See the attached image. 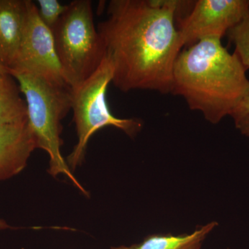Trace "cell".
I'll return each mask as SVG.
<instances>
[{"mask_svg": "<svg viewBox=\"0 0 249 249\" xmlns=\"http://www.w3.org/2000/svg\"><path fill=\"white\" fill-rule=\"evenodd\" d=\"M188 1L111 0L97 29L113 65L112 83L123 92L171 93L182 49L175 19Z\"/></svg>", "mask_w": 249, "mask_h": 249, "instance_id": "1", "label": "cell"}, {"mask_svg": "<svg viewBox=\"0 0 249 249\" xmlns=\"http://www.w3.org/2000/svg\"><path fill=\"white\" fill-rule=\"evenodd\" d=\"M221 40L203 39L180 52L173 71L171 93L213 124L231 116L249 88L247 70Z\"/></svg>", "mask_w": 249, "mask_h": 249, "instance_id": "2", "label": "cell"}, {"mask_svg": "<svg viewBox=\"0 0 249 249\" xmlns=\"http://www.w3.org/2000/svg\"><path fill=\"white\" fill-rule=\"evenodd\" d=\"M9 73L17 80L25 98L28 122L35 136L37 148L49 155V173L53 178L65 175L84 196H89L73 176L61 153V121L71 109V89L52 84L31 73Z\"/></svg>", "mask_w": 249, "mask_h": 249, "instance_id": "3", "label": "cell"}, {"mask_svg": "<svg viewBox=\"0 0 249 249\" xmlns=\"http://www.w3.org/2000/svg\"><path fill=\"white\" fill-rule=\"evenodd\" d=\"M52 32L65 80L74 89L97 70L106 55L91 1L74 0L67 4Z\"/></svg>", "mask_w": 249, "mask_h": 249, "instance_id": "4", "label": "cell"}, {"mask_svg": "<svg viewBox=\"0 0 249 249\" xmlns=\"http://www.w3.org/2000/svg\"><path fill=\"white\" fill-rule=\"evenodd\" d=\"M112 79V62L106 55L88 79L71 89V109L78 137L76 145L67 159V165L72 171L83 163L88 142L100 129L114 127L132 138L142 130V122L140 119H120L111 112L107 91Z\"/></svg>", "mask_w": 249, "mask_h": 249, "instance_id": "5", "label": "cell"}, {"mask_svg": "<svg viewBox=\"0 0 249 249\" xmlns=\"http://www.w3.org/2000/svg\"><path fill=\"white\" fill-rule=\"evenodd\" d=\"M28 5L22 42L9 71L31 73L52 84L70 89L59 60L53 32L41 20L37 5L31 0Z\"/></svg>", "mask_w": 249, "mask_h": 249, "instance_id": "6", "label": "cell"}, {"mask_svg": "<svg viewBox=\"0 0 249 249\" xmlns=\"http://www.w3.org/2000/svg\"><path fill=\"white\" fill-rule=\"evenodd\" d=\"M249 10L248 0H198L178 29L183 47L209 37L222 39Z\"/></svg>", "mask_w": 249, "mask_h": 249, "instance_id": "7", "label": "cell"}, {"mask_svg": "<svg viewBox=\"0 0 249 249\" xmlns=\"http://www.w3.org/2000/svg\"><path fill=\"white\" fill-rule=\"evenodd\" d=\"M37 148L29 122L0 125V181L20 173Z\"/></svg>", "mask_w": 249, "mask_h": 249, "instance_id": "8", "label": "cell"}, {"mask_svg": "<svg viewBox=\"0 0 249 249\" xmlns=\"http://www.w3.org/2000/svg\"><path fill=\"white\" fill-rule=\"evenodd\" d=\"M29 0H0V60L12 67L27 24Z\"/></svg>", "mask_w": 249, "mask_h": 249, "instance_id": "9", "label": "cell"}, {"mask_svg": "<svg viewBox=\"0 0 249 249\" xmlns=\"http://www.w3.org/2000/svg\"><path fill=\"white\" fill-rule=\"evenodd\" d=\"M217 226V222H211L198 227L191 233L183 235L154 234L147 236L140 243L129 247H113L111 249H201L204 241Z\"/></svg>", "mask_w": 249, "mask_h": 249, "instance_id": "10", "label": "cell"}, {"mask_svg": "<svg viewBox=\"0 0 249 249\" xmlns=\"http://www.w3.org/2000/svg\"><path fill=\"white\" fill-rule=\"evenodd\" d=\"M19 84L10 73L0 75V125L28 121L27 106Z\"/></svg>", "mask_w": 249, "mask_h": 249, "instance_id": "11", "label": "cell"}, {"mask_svg": "<svg viewBox=\"0 0 249 249\" xmlns=\"http://www.w3.org/2000/svg\"><path fill=\"white\" fill-rule=\"evenodd\" d=\"M234 44V53L238 56L246 70L249 69V10L245 17L227 32Z\"/></svg>", "mask_w": 249, "mask_h": 249, "instance_id": "12", "label": "cell"}, {"mask_svg": "<svg viewBox=\"0 0 249 249\" xmlns=\"http://www.w3.org/2000/svg\"><path fill=\"white\" fill-rule=\"evenodd\" d=\"M37 4L41 20L53 31L59 19L66 11L67 5H62L58 0H38Z\"/></svg>", "mask_w": 249, "mask_h": 249, "instance_id": "13", "label": "cell"}, {"mask_svg": "<svg viewBox=\"0 0 249 249\" xmlns=\"http://www.w3.org/2000/svg\"><path fill=\"white\" fill-rule=\"evenodd\" d=\"M248 113H249V88L245 96L242 98V101L232 113L231 117L235 123Z\"/></svg>", "mask_w": 249, "mask_h": 249, "instance_id": "14", "label": "cell"}, {"mask_svg": "<svg viewBox=\"0 0 249 249\" xmlns=\"http://www.w3.org/2000/svg\"><path fill=\"white\" fill-rule=\"evenodd\" d=\"M235 124L241 133L249 137V113L241 118L240 120L236 121Z\"/></svg>", "mask_w": 249, "mask_h": 249, "instance_id": "15", "label": "cell"}, {"mask_svg": "<svg viewBox=\"0 0 249 249\" xmlns=\"http://www.w3.org/2000/svg\"><path fill=\"white\" fill-rule=\"evenodd\" d=\"M11 227L6 223V221L0 219V230H4V229H10Z\"/></svg>", "mask_w": 249, "mask_h": 249, "instance_id": "16", "label": "cell"}, {"mask_svg": "<svg viewBox=\"0 0 249 249\" xmlns=\"http://www.w3.org/2000/svg\"><path fill=\"white\" fill-rule=\"evenodd\" d=\"M6 73H9V70L1 63V60H0V75Z\"/></svg>", "mask_w": 249, "mask_h": 249, "instance_id": "17", "label": "cell"}, {"mask_svg": "<svg viewBox=\"0 0 249 249\" xmlns=\"http://www.w3.org/2000/svg\"></svg>", "mask_w": 249, "mask_h": 249, "instance_id": "18", "label": "cell"}]
</instances>
